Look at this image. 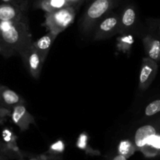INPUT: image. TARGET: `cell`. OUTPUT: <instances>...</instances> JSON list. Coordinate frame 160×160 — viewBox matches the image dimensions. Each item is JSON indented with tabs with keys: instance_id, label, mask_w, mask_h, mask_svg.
Returning a JSON list of instances; mask_svg holds the SVG:
<instances>
[{
	"instance_id": "3",
	"label": "cell",
	"mask_w": 160,
	"mask_h": 160,
	"mask_svg": "<svg viewBox=\"0 0 160 160\" xmlns=\"http://www.w3.org/2000/svg\"><path fill=\"white\" fill-rule=\"evenodd\" d=\"M78 11L76 8L68 7L47 13L44 25L48 29V32L58 35L73 23Z\"/></svg>"
},
{
	"instance_id": "7",
	"label": "cell",
	"mask_w": 160,
	"mask_h": 160,
	"mask_svg": "<svg viewBox=\"0 0 160 160\" xmlns=\"http://www.w3.org/2000/svg\"><path fill=\"white\" fill-rule=\"evenodd\" d=\"M20 58L31 76L35 79H38L42 72L46 58L33 47V44Z\"/></svg>"
},
{
	"instance_id": "9",
	"label": "cell",
	"mask_w": 160,
	"mask_h": 160,
	"mask_svg": "<svg viewBox=\"0 0 160 160\" xmlns=\"http://www.w3.org/2000/svg\"><path fill=\"white\" fill-rule=\"evenodd\" d=\"M158 70V62L147 57L143 59L138 81V88L141 91H145L150 87L156 77Z\"/></svg>"
},
{
	"instance_id": "11",
	"label": "cell",
	"mask_w": 160,
	"mask_h": 160,
	"mask_svg": "<svg viewBox=\"0 0 160 160\" xmlns=\"http://www.w3.org/2000/svg\"><path fill=\"white\" fill-rule=\"evenodd\" d=\"M11 118L13 122L21 130H27L32 124H35L34 117L28 112L24 104H19L12 108Z\"/></svg>"
},
{
	"instance_id": "18",
	"label": "cell",
	"mask_w": 160,
	"mask_h": 160,
	"mask_svg": "<svg viewBox=\"0 0 160 160\" xmlns=\"http://www.w3.org/2000/svg\"><path fill=\"white\" fill-rule=\"evenodd\" d=\"M113 160H127V158H126L125 155L119 154V155H116V156L113 158Z\"/></svg>"
},
{
	"instance_id": "12",
	"label": "cell",
	"mask_w": 160,
	"mask_h": 160,
	"mask_svg": "<svg viewBox=\"0 0 160 160\" xmlns=\"http://www.w3.org/2000/svg\"><path fill=\"white\" fill-rule=\"evenodd\" d=\"M142 42L146 57L156 62L160 61V40L146 32L142 35Z\"/></svg>"
},
{
	"instance_id": "5",
	"label": "cell",
	"mask_w": 160,
	"mask_h": 160,
	"mask_svg": "<svg viewBox=\"0 0 160 160\" xmlns=\"http://www.w3.org/2000/svg\"><path fill=\"white\" fill-rule=\"evenodd\" d=\"M119 30L120 18L117 9L98 23L91 35L94 41H101L119 35Z\"/></svg>"
},
{
	"instance_id": "8",
	"label": "cell",
	"mask_w": 160,
	"mask_h": 160,
	"mask_svg": "<svg viewBox=\"0 0 160 160\" xmlns=\"http://www.w3.org/2000/svg\"><path fill=\"white\" fill-rule=\"evenodd\" d=\"M30 7V3L21 5L0 3V21L17 22L28 20V13Z\"/></svg>"
},
{
	"instance_id": "19",
	"label": "cell",
	"mask_w": 160,
	"mask_h": 160,
	"mask_svg": "<svg viewBox=\"0 0 160 160\" xmlns=\"http://www.w3.org/2000/svg\"><path fill=\"white\" fill-rule=\"evenodd\" d=\"M2 52V47H1V45H0V53Z\"/></svg>"
},
{
	"instance_id": "1",
	"label": "cell",
	"mask_w": 160,
	"mask_h": 160,
	"mask_svg": "<svg viewBox=\"0 0 160 160\" xmlns=\"http://www.w3.org/2000/svg\"><path fill=\"white\" fill-rule=\"evenodd\" d=\"M28 19L17 22L0 21V45L6 58L21 56L33 44Z\"/></svg>"
},
{
	"instance_id": "13",
	"label": "cell",
	"mask_w": 160,
	"mask_h": 160,
	"mask_svg": "<svg viewBox=\"0 0 160 160\" xmlns=\"http://www.w3.org/2000/svg\"><path fill=\"white\" fill-rule=\"evenodd\" d=\"M23 103L24 100L18 93L5 86H0V105L10 109Z\"/></svg>"
},
{
	"instance_id": "20",
	"label": "cell",
	"mask_w": 160,
	"mask_h": 160,
	"mask_svg": "<svg viewBox=\"0 0 160 160\" xmlns=\"http://www.w3.org/2000/svg\"><path fill=\"white\" fill-rule=\"evenodd\" d=\"M0 159H1V158H0Z\"/></svg>"
},
{
	"instance_id": "4",
	"label": "cell",
	"mask_w": 160,
	"mask_h": 160,
	"mask_svg": "<svg viewBox=\"0 0 160 160\" xmlns=\"http://www.w3.org/2000/svg\"><path fill=\"white\" fill-rule=\"evenodd\" d=\"M120 18L119 35L137 33L141 26L140 15L136 4L130 0H125L118 8Z\"/></svg>"
},
{
	"instance_id": "6",
	"label": "cell",
	"mask_w": 160,
	"mask_h": 160,
	"mask_svg": "<svg viewBox=\"0 0 160 160\" xmlns=\"http://www.w3.org/2000/svg\"><path fill=\"white\" fill-rule=\"evenodd\" d=\"M89 1L90 0H31L30 4L34 10H41L47 13L68 7L79 10L80 7Z\"/></svg>"
},
{
	"instance_id": "16",
	"label": "cell",
	"mask_w": 160,
	"mask_h": 160,
	"mask_svg": "<svg viewBox=\"0 0 160 160\" xmlns=\"http://www.w3.org/2000/svg\"><path fill=\"white\" fill-rule=\"evenodd\" d=\"M146 32L160 40V18H148L146 21Z\"/></svg>"
},
{
	"instance_id": "2",
	"label": "cell",
	"mask_w": 160,
	"mask_h": 160,
	"mask_svg": "<svg viewBox=\"0 0 160 160\" xmlns=\"http://www.w3.org/2000/svg\"><path fill=\"white\" fill-rule=\"evenodd\" d=\"M125 0H90L78 21V30L83 36L91 35L95 26L109 13L117 10Z\"/></svg>"
},
{
	"instance_id": "10",
	"label": "cell",
	"mask_w": 160,
	"mask_h": 160,
	"mask_svg": "<svg viewBox=\"0 0 160 160\" xmlns=\"http://www.w3.org/2000/svg\"><path fill=\"white\" fill-rule=\"evenodd\" d=\"M160 133V122H154L140 127L134 133V144L138 148H145L151 140Z\"/></svg>"
},
{
	"instance_id": "15",
	"label": "cell",
	"mask_w": 160,
	"mask_h": 160,
	"mask_svg": "<svg viewBox=\"0 0 160 160\" xmlns=\"http://www.w3.org/2000/svg\"><path fill=\"white\" fill-rule=\"evenodd\" d=\"M160 114V98L153 100L145 106L144 115L147 118L154 117Z\"/></svg>"
},
{
	"instance_id": "17",
	"label": "cell",
	"mask_w": 160,
	"mask_h": 160,
	"mask_svg": "<svg viewBox=\"0 0 160 160\" xmlns=\"http://www.w3.org/2000/svg\"><path fill=\"white\" fill-rule=\"evenodd\" d=\"M31 0H0V3H9L14 5H21L24 3H30Z\"/></svg>"
},
{
	"instance_id": "14",
	"label": "cell",
	"mask_w": 160,
	"mask_h": 160,
	"mask_svg": "<svg viewBox=\"0 0 160 160\" xmlns=\"http://www.w3.org/2000/svg\"><path fill=\"white\" fill-rule=\"evenodd\" d=\"M57 37H58V35L53 32H48V33L38 38L37 41L33 42V47L44 57V58H47L50 48Z\"/></svg>"
}]
</instances>
